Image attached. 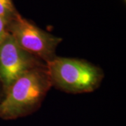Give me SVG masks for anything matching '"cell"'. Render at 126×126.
Instances as JSON below:
<instances>
[{"label":"cell","mask_w":126,"mask_h":126,"mask_svg":"<svg viewBox=\"0 0 126 126\" xmlns=\"http://www.w3.org/2000/svg\"><path fill=\"white\" fill-rule=\"evenodd\" d=\"M51 86L46 65L25 73L4 92L0 101V118L14 120L34 112Z\"/></svg>","instance_id":"6da1fadb"},{"label":"cell","mask_w":126,"mask_h":126,"mask_svg":"<svg viewBox=\"0 0 126 126\" xmlns=\"http://www.w3.org/2000/svg\"><path fill=\"white\" fill-rule=\"evenodd\" d=\"M46 66L52 86L67 93H91L104 77L101 68L85 60L55 56Z\"/></svg>","instance_id":"7a4b0ae2"},{"label":"cell","mask_w":126,"mask_h":126,"mask_svg":"<svg viewBox=\"0 0 126 126\" xmlns=\"http://www.w3.org/2000/svg\"><path fill=\"white\" fill-rule=\"evenodd\" d=\"M7 30L18 45L44 63L54 58L63 39L44 31L19 14L7 25Z\"/></svg>","instance_id":"3957f363"},{"label":"cell","mask_w":126,"mask_h":126,"mask_svg":"<svg viewBox=\"0 0 126 126\" xmlns=\"http://www.w3.org/2000/svg\"><path fill=\"white\" fill-rule=\"evenodd\" d=\"M44 65L23 50L9 33L0 43V83L4 92L25 73Z\"/></svg>","instance_id":"277c9868"},{"label":"cell","mask_w":126,"mask_h":126,"mask_svg":"<svg viewBox=\"0 0 126 126\" xmlns=\"http://www.w3.org/2000/svg\"><path fill=\"white\" fill-rule=\"evenodd\" d=\"M18 14L12 0H0V18L4 20L6 25Z\"/></svg>","instance_id":"5b68a950"},{"label":"cell","mask_w":126,"mask_h":126,"mask_svg":"<svg viewBox=\"0 0 126 126\" xmlns=\"http://www.w3.org/2000/svg\"><path fill=\"white\" fill-rule=\"evenodd\" d=\"M8 34L9 32L7 30V25L4 20L0 18V43L4 39Z\"/></svg>","instance_id":"8992f818"}]
</instances>
